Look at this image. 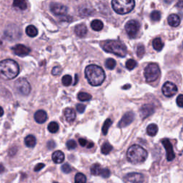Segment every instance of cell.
Segmentation results:
<instances>
[{"label":"cell","instance_id":"obj_47","mask_svg":"<svg viewBox=\"0 0 183 183\" xmlns=\"http://www.w3.org/2000/svg\"><path fill=\"white\" fill-rule=\"evenodd\" d=\"M79 143L82 147H85L87 145L88 142H87V141L85 140V139L80 138V139H79Z\"/></svg>","mask_w":183,"mask_h":183},{"label":"cell","instance_id":"obj_46","mask_svg":"<svg viewBox=\"0 0 183 183\" xmlns=\"http://www.w3.org/2000/svg\"><path fill=\"white\" fill-rule=\"evenodd\" d=\"M47 148L48 149H52L53 148H54L55 146H56V145H55V142H54V141L50 140V141H49V142H47Z\"/></svg>","mask_w":183,"mask_h":183},{"label":"cell","instance_id":"obj_9","mask_svg":"<svg viewBox=\"0 0 183 183\" xmlns=\"http://www.w3.org/2000/svg\"><path fill=\"white\" fill-rule=\"evenodd\" d=\"M4 36L9 40H17L21 36V31L16 25H10L7 26L4 32Z\"/></svg>","mask_w":183,"mask_h":183},{"label":"cell","instance_id":"obj_38","mask_svg":"<svg viewBox=\"0 0 183 183\" xmlns=\"http://www.w3.org/2000/svg\"><path fill=\"white\" fill-rule=\"evenodd\" d=\"M145 53V48L143 45H139L137 47V55L141 58L143 57V55Z\"/></svg>","mask_w":183,"mask_h":183},{"label":"cell","instance_id":"obj_5","mask_svg":"<svg viewBox=\"0 0 183 183\" xmlns=\"http://www.w3.org/2000/svg\"><path fill=\"white\" fill-rule=\"evenodd\" d=\"M134 6V0H112V9L119 14H128L133 10Z\"/></svg>","mask_w":183,"mask_h":183},{"label":"cell","instance_id":"obj_22","mask_svg":"<svg viewBox=\"0 0 183 183\" xmlns=\"http://www.w3.org/2000/svg\"><path fill=\"white\" fill-rule=\"evenodd\" d=\"M25 143L26 147H30V148H32V147H34L35 145H36V143H37L36 137H35L34 135L30 134V135L26 136L25 137Z\"/></svg>","mask_w":183,"mask_h":183},{"label":"cell","instance_id":"obj_3","mask_svg":"<svg viewBox=\"0 0 183 183\" xmlns=\"http://www.w3.org/2000/svg\"><path fill=\"white\" fill-rule=\"evenodd\" d=\"M148 153L140 145H134L127 152V158L132 164H140L147 160Z\"/></svg>","mask_w":183,"mask_h":183},{"label":"cell","instance_id":"obj_25","mask_svg":"<svg viewBox=\"0 0 183 183\" xmlns=\"http://www.w3.org/2000/svg\"><path fill=\"white\" fill-rule=\"evenodd\" d=\"M103 25L102 22L101 20H99V19H94L91 22V28L94 31H97V32H99V31H101L103 29Z\"/></svg>","mask_w":183,"mask_h":183},{"label":"cell","instance_id":"obj_36","mask_svg":"<svg viewBox=\"0 0 183 183\" xmlns=\"http://www.w3.org/2000/svg\"><path fill=\"white\" fill-rule=\"evenodd\" d=\"M72 77L70 75H65L62 79V85L64 86H66V87H67V86H70V85L72 84Z\"/></svg>","mask_w":183,"mask_h":183},{"label":"cell","instance_id":"obj_24","mask_svg":"<svg viewBox=\"0 0 183 183\" xmlns=\"http://www.w3.org/2000/svg\"><path fill=\"white\" fill-rule=\"evenodd\" d=\"M153 47L156 51L160 52L162 50L163 47H164V43H163L162 40L160 38V37H157V38H155L153 40Z\"/></svg>","mask_w":183,"mask_h":183},{"label":"cell","instance_id":"obj_41","mask_svg":"<svg viewBox=\"0 0 183 183\" xmlns=\"http://www.w3.org/2000/svg\"><path fill=\"white\" fill-rule=\"evenodd\" d=\"M101 177L103 178H107L110 176V171L109 169H108L107 168H102V172H101L100 175Z\"/></svg>","mask_w":183,"mask_h":183},{"label":"cell","instance_id":"obj_35","mask_svg":"<svg viewBox=\"0 0 183 183\" xmlns=\"http://www.w3.org/2000/svg\"><path fill=\"white\" fill-rule=\"evenodd\" d=\"M125 66H126V68L128 70H134V68L136 67L137 62H136L135 60H134V59H129L126 62Z\"/></svg>","mask_w":183,"mask_h":183},{"label":"cell","instance_id":"obj_37","mask_svg":"<svg viewBox=\"0 0 183 183\" xmlns=\"http://www.w3.org/2000/svg\"><path fill=\"white\" fill-rule=\"evenodd\" d=\"M150 18H151L152 20L154 21V22H158L161 18L160 12H159V11H157V10L153 11V12L151 13Z\"/></svg>","mask_w":183,"mask_h":183},{"label":"cell","instance_id":"obj_29","mask_svg":"<svg viewBox=\"0 0 183 183\" xmlns=\"http://www.w3.org/2000/svg\"><path fill=\"white\" fill-rule=\"evenodd\" d=\"M78 98L79 100L82 101V102H87V101H90L91 100L92 95H90L89 93H87V92H81L78 94Z\"/></svg>","mask_w":183,"mask_h":183},{"label":"cell","instance_id":"obj_39","mask_svg":"<svg viewBox=\"0 0 183 183\" xmlns=\"http://www.w3.org/2000/svg\"><path fill=\"white\" fill-rule=\"evenodd\" d=\"M63 173H65V174H68V173H70L72 170L71 166L69 164H67V163H65V164H64L61 167Z\"/></svg>","mask_w":183,"mask_h":183},{"label":"cell","instance_id":"obj_14","mask_svg":"<svg viewBox=\"0 0 183 183\" xmlns=\"http://www.w3.org/2000/svg\"><path fill=\"white\" fill-rule=\"evenodd\" d=\"M134 119V114L132 112H128L124 114L122 118L118 123L120 127H125L130 125Z\"/></svg>","mask_w":183,"mask_h":183},{"label":"cell","instance_id":"obj_12","mask_svg":"<svg viewBox=\"0 0 183 183\" xmlns=\"http://www.w3.org/2000/svg\"><path fill=\"white\" fill-rule=\"evenodd\" d=\"M143 175L137 173H128L124 177L125 183H143Z\"/></svg>","mask_w":183,"mask_h":183},{"label":"cell","instance_id":"obj_33","mask_svg":"<svg viewBox=\"0 0 183 183\" xmlns=\"http://www.w3.org/2000/svg\"><path fill=\"white\" fill-rule=\"evenodd\" d=\"M105 66L108 70H113L116 66V61L112 58L107 59L105 62Z\"/></svg>","mask_w":183,"mask_h":183},{"label":"cell","instance_id":"obj_19","mask_svg":"<svg viewBox=\"0 0 183 183\" xmlns=\"http://www.w3.org/2000/svg\"><path fill=\"white\" fill-rule=\"evenodd\" d=\"M64 114H65L66 120L68 122H74L76 118V113L74 110L72 108H66L64 111Z\"/></svg>","mask_w":183,"mask_h":183},{"label":"cell","instance_id":"obj_10","mask_svg":"<svg viewBox=\"0 0 183 183\" xmlns=\"http://www.w3.org/2000/svg\"><path fill=\"white\" fill-rule=\"evenodd\" d=\"M177 87L171 82H166L162 86V91L163 94L167 97H171L177 92Z\"/></svg>","mask_w":183,"mask_h":183},{"label":"cell","instance_id":"obj_2","mask_svg":"<svg viewBox=\"0 0 183 183\" xmlns=\"http://www.w3.org/2000/svg\"><path fill=\"white\" fill-rule=\"evenodd\" d=\"M19 67L13 59H4L0 62V78L4 80H10L19 74Z\"/></svg>","mask_w":183,"mask_h":183},{"label":"cell","instance_id":"obj_40","mask_svg":"<svg viewBox=\"0 0 183 183\" xmlns=\"http://www.w3.org/2000/svg\"><path fill=\"white\" fill-rule=\"evenodd\" d=\"M78 145H77V142L73 140H70L67 142V147L68 149H75Z\"/></svg>","mask_w":183,"mask_h":183},{"label":"cell","instance_id":"obj_32","mask_svg":"<svg viewBox=\"0 0 183 183\" xmlns=\"http://www.w3.org/2000/svg\"><path fill=\"white\" fill-rule=\"evenodd\" d=\"M112 122L110 119H107V120H105V122L104 123V125H103L102 128V132L103 134L106 135V134H107V132L109 130V128L112 125Z\"/></svg>","mask_w":183,"mask_h":183},{"label":"cell","instance_id":"obj_50","mask_svg":"<svg viewBox=\"0 0 183 183\" xmlns=\"http://www.w3.org/2000/svg\"><path fill=\"white\" fill-rule=\"evenodd\" d=\"M3 114H4V109L2 107H0V117L3 116Z\"/></svg>","mask_w":183,"mask_h":183},{"label":"cell","instance_id":"obj_26","mask_svg":"<svg viewBox=\"0 0 183 183\" xmlns=\"http://www.w3.org/2000/svg\"><path fill=\"white\" fill-rule=\"evenodd\" d=\"M158 132V127L155 124H150L147 127V133L148 135L154 137L157 134Z\"/></svg>","mask_w":183,"mask_h":183},{"label":"cell","instance_id":"obj_51","mask_svg":"<svg viewBox=\"0 0 183 183\" xmlns=\"http://www.w3.org/2000/svg\"><path fill=\"white\" fill-rule=\"evenodd\" d=\"M164 1H165V3H167V4H170L171 2L173 1V0H164Z\"/></svg>","mask_w":183,"mask_h":183},{"label":"cell","instance_id":"obj_7","mask_svg":"<svg viewBox=\"0 0 183 183\" xmlns=\"http://www.w3.org/2000/svg\"><path fill=\"white\" fill-rule=\"evenodd\" d=\"M14 89L21 95L27 96L31 92V86L25 78H19L15 82Z\"/></svg>","mask_w":183,"mask_h":183},{"label":"cell","instance_id":"obj_8","mask_svg":"<svg viewBox=\"0 0 183 183\" xmlns=\"http://www.w3.org/2000/svg\"><path fill=\"white\" fill-rule=\"evenodd\" d=\"M140 30V24L136 20H129L125 25V30L130 38H133L137 34Z\"/></svg>","mask_w":183,"mask_h":183},{"label":"cell","instance_id":"obj_17","mask_svg":"<svg viewBox=\"0 0 183 183\" xmlns=\"http://www.w3.org/2000/svg\"><path fill=\"white\" fill-rule=\"evenodd\" d=\"M34 120L39 124H43L47 120V114L45 110L40 109L35 112L34 114Z\"/></svg>","mask_w":183,"mask_h":183},{"label":"cell","instance_id":"obj_31","mask_svg":"<svg viewBox=\"0 0 183 183\" xmlns=\"http://www.w3.org/2000/svg\"><path fill=\"white\" fill-rule=\"evenodd\" d=\"M87 182V178L86 176L82 173H77L74 177V183H86Z\"/></svg>","mask_w":183,"mask_h":183},{"label":"cell","instance_id":"obj_34","mask_svg":"<svg viewBox=\"0 0 183 183\" xmlns=\"http://www.w3.org/2000/svg\"><path fill=\"white\" fill-rule=\"evenodd\" d=\"M48 130L51 133H56L59 130V125L55 122H50L48 125Z\"/></svg>","mask_w":183,"mask_h":183},{"label":"cell","instance_id":"obj_4","mask_svg":"<svg viewBox=\"0 0 183 183\" xmlns=\"http://www.w3.org/2000/svg\"><path fill=\"white\" fill-rule=\"evenodd\" d=\"M101 46L105 52L112 53L120 57H125L127 55V47L121 42L117 40H107L101 42Z\"/></svg>","mask_w":183,"mask_h":183},{"label":"cell","instance_id":"obj_45","mask_svg":"<svg viewBox=\"0 0 183 183\" xmlns=\"http://www.w3.org/2000/svg\"><path fill=\"white\" fill-rule=\"evenodd\" d=\"M45 166V164H43V163H39V164H37L35 167L34 168V172H39V170H41L42 169L44 168Z\"/></svg>","mask_w":183,"mask_h":183},{"label":"cell","instance_id":"obj_20","mask_svg":"<svg viewBox=\"0 0 183 183\" xmlns=\"http://www.w3.org/2000/svg\"><path fill=\"white\" fill-rule=\"evenodd\" d=\"M180 22H181L180 21V17L177 14H170L167 18V22H168L169 25L173 26V27L179 26Z\"/></svg>","mask_w":183,"mask_h":183},{"label":"cell","instance_id":"obj_16","mask_svg":"<svg viewBox=\"0 0 183 183\" xmlns=\"http://www.w3.org/2000/svg\"><path fill=\"white\" fill-rule=\"evenodd\" d=\"M140 112L142 119H145L152 115L155 112V107L153 105H145L141 107Z\"/></svg>","mask_w":183,"mask_h":183},{"label":"cell","instance_id":"obj_11","mask_svg":"<svg viewBox=\"0 0 183 183\" xmlns=\"http://www.w3.org/2000/svg\"><path fill=\"white\" fill-rule=\"evenodd\" d=\"M50 10L57 16H65L67 13V7L59 3H52L50 4Z\"/></svg>","mask_w":183,"mask_h":183},{"label":"cell","instance_id":"obj_44","mask_svg":"<svg viewBox=\"0 0 183 183\" xmlns=\"http://www.w3.org/2000/svg\"><path fill=\"white\" fill-rule=\"evenodd\" d=\"M77 110L79 113H83L85 110V105L82 104H78L77 105Z\"/></svg>","mask_w":183,"mask_h":183},{"label":"cell","instance_id":"obj_13","mask_svg":"<svg viewBox=\"0 0 183 183\" xmlns=\"http://www.w3.org/2000/svg\"><path fill=\"white\" fill-rule=\"evenodd\" d=\"M162 145L164 146L165 151H166L167 154V160L168 161H173L175 157V153H174L173 149V145H172L171 142H169V140L167 139H165L162 140Z\"/></svg>","mask_w":183,"mask_h":183},{"label":"cell","instance_id":"obj_43","mask_svg":"<svg viewBox=\"0 0 183 183\" xmlns=\"http://www.w3.org/2000/svg\"><path fill=\"white\" fill-rule=\"evenodd\" d=\"M177 104L180 107H183V95L182 94H180L177 98Z\"/></svg>","mask_w":183,"mask_h":183},{"label":"cell","instance_id":"obj_1","mask_svg":"<svg viewBox=\"0 0 183 183\" xmlns=\"http://www.w3.org/2000/svg\"><path fill=\"white\" fill-rule=\"evenodd\" d=\"M85 78L92 86H100L105 79V73L102 67L96 65H88L85 68Z\"/></svg>","mask_w":183,"mask_h":183},{"label":"cell","instance_id":"obj_28","mask_svg":"<svg viewBox=\"0 0 183 183\" xmlns=\"http://www.w3.org/2000/svg\"><path fill=\"white\" fill-rule=\"evenodd\" d=\"M102 168L101 167L100 164H93L91 166V168H90V173H91L92 175H100L101 172H102Z\"/></svg>","mask_w":183,"mask_h":183},{"label":"cell","instance_id":"obj_42","mask_svg":"<svg viewBox=\"0 0 183 183\" xmlns=\"http://www.w3.org/2000/svg\"><path fill=\"white\" fill-rule=\"evenodd\" d=\"M62 72V69L61 67H59L57 66V67H54L52 70V74L53 75H59Z\"/></svg>","mask_w":183,"mask_h":183},{"label":"cell","instance_id":"obj_18","mask_svg":"<svg viewBox=\"0 0 183 183\" xmlns=\"http://www.w3.org/2000/svg\"><path fill=\"white\" fill-rule=\"evenodd\" d=\"M74 33L77 36L79 37H84L86 36L87 33V28L85 24H80L75 26L74 28Z\"/></svg>","mask_w":183,"mask_h":183},{"label":"cell","instance_id":"obj_21","mask_svg":"<svg viewBox=\"0 0 183 183\" xmlns=\"http://www.w3.org/2000/svg\"><path fill=\"white\" fill-rule=\"evenodd\" d=\"M53 162L56 164H60V163L63 162V161L65 160V155L60 150L55 151L54 153H53L52 156Z\"/></svg>","mask_w":183,"mask_h":183},{"label":"cell","instance_id":"obj_27","mask_svg":"<svg viewBox=\"0 0 183 183\" xmlns=\"http://www.w3.org/2000/svg\"><path fill=\"white\" fill-rule=\"evenodd\" d=\"M26 34L30 37H35L38 34V30L33 25H29L26 28Z\"/></svg>","mask_w":183,"mask_h":183},{"label":"cell","instance_id":"obj_23","mask_svg":"<svg viewBox=\"0 0 183 183\" xmlns=\"http://www.w3.org/2000/svg\"><path fill=\"white\" fill-rule=\"evenodd\" d=\"M12 5L14 7L18 8L21 10H25L27 8L26 0H14Z\"/></svg>","mask_w":183,"mask_h":183},{"label":"cell","instance_id":"obj_49","mask_svg":"<svg viewBox=\"0 0 183 183\" xmlns=\"http://www.w3.org/2000/svg\"><path fill=\"white\" fill-rule=\"evenodd\" d=\"M94 146V144L92 142H90V143H87V148H92V147H93Z\"/></svg>","mask_w":183,"mask_h":183},{"label":"cell","instance_id":"obj_15","mask_svg":"<svg viewBox=\"0 0 183 183\" xmlns=\"http://www.w3.org/2000/svg\"><path fill=\"white\" fill-rule=\"evenodd\" d=\"M12 51L15 54L19 57H25L30 54V49L25 45H17L12 47Z\"/></svg>","mask_w":183,"mask_h":183},{"label":"cell","instance_id":"obj_52","mask_svg":"<svg viewBox=\"0 0 183 183\" xmlns=\"http://www.w3.org/2000/svg\"><path fill=\"white\" fill-rule=\"evenodd\" d=\"M54 183H58V182H54Z\"/></svg>","mask_w":183,"mask_h":183},{"label":"cell","instance_id":"obj_48","mask_svg":"<svg viewBox=\"0 0 183 183\" xmlns=\"http://www.w3.org/2000/svg\"><path fill=\"white\" fill-rule=\"evenodd\" d=\"M4 170H5V168H4V165L0 163V174L3 173L4 172Z\"/></svg>","mask_w":183,"mask_h":183},{"label":"cell","instance_id":"obj_30","mask_svg":"<svg viewBox=\"0 0 183 183\" xmlns=\"http://www.w3.org/2000/svg\"><path fill=\"white\" fill-rule=\"evenodd\" d=\"M112 146L109 143L105 142L102 145V147H101V153H102L103 155H108L110 152L112 151Z\"/></svg>","mask_w":183,"mask_h":183},{"label":"cell","instance_id":"obj_6","mask_svg":"<svg viewBox=\"0 0 183 183\" xmlns=\"http://www.w3.org/2000/svg\"><path fill=\"white\" fill-rule=\"evenodd\" d=\"M145 79L148 82H155L160 75V70L159 66L155 63H150L145 67L144 71Z\"/></svg>","mask_w":183,"mask_h":183}]
</instances>
